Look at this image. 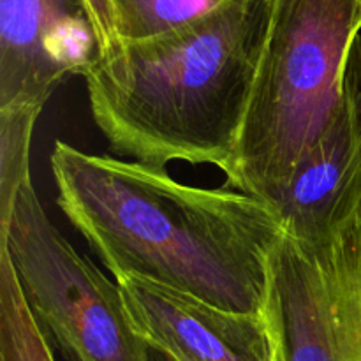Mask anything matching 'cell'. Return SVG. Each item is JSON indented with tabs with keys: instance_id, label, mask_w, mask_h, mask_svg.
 I'll return each instance as SVG.
<instances>
[{
	"instance_id": "8992f818",
	"label": "cell",
	"mask_w": 361,
	"mask_h": 361,
	"mask_svg": "<svg viewBox=\"0 0 361 361\" xmlns=\"http://www.w3.org/2000/svg\"><path fill=\"white\" fill-rule=\"evenodd\" d=\"M118 286L136 334L169 361H279L267 314L222 309L143 279Z\"/></svg>"
},
{
	"instance_id": "30bf717a",
	"label": "cell",
	"mask_w": 361,
	"mask_h": 361,
	"mask_svg": "<svg viewBox=\"0 0 361 361\" xmlns=\"http://www.w3.org/2000/svg\"><path fill=\"white\" fill-rule=\"evenodd\" d=\"M0 361H55L4 247H0Z\"/></svg>"
},
{
	"instance_id": "7a4b0ae2",
	"label": "cell",
	"mask_w": 361,
	"mask_h": 361,
	"mask_svg": "<svg viewBox=\"0 0 361 361\" xmlns=\"http://www.w3.org/2000/svg\"><path fill=\"white\" fill-rule=\"evenodd\" d=\"M274 0H231L166 34L122 41L83 73L109 150L166 169L228 173L263 55Z\"/></svg>"
},
{
	"instance_id": "7c38bea8",
	"label": "cell",
	"mask_w": 361,
	"mask_h": 361,
	"mask_svg": "<svg viewBox=\"0 0 361 361\" xmlns=\"http://www.w3.org/2000/svg\"><path fill=\"white\" fill-rule=\"evenodd\" d=\"M231 0H111L120 41H140L183 27Z\"/></svg>"
},
{
	"instance_id": "9c48e42d",
	"label": "cell",
	"mask_w": 361,
	"mask_h": 361,
	"mask_svg": "<svg viewBox=\"0 0 361 361\" xmlns=\"http://www.w3.org/2000/svg\"><path fill=\"white\" fill-rule=\"evenodd\" d=\"M353 361H361V175L330 233L312 247Z\"/></svg>"
},
{
	"instance_id": "3957f363",
	"label": "cell",
	"mask_w": 361,
	"mask_h": 361,
	"mask_svg": "<svg viewBox=\"0 0 361 361\" xmlns=\"http://www.w3.org/2000/svg\"><path fill=\"white\" fill-rule=\"evenodd\" d=\"M360 0H274L226 185L271 203L345 101Z\"/></svg>"
},
{
	"instance_id": "ba28073f",
	"label": "cell",
	"mask_w": 361,
	"mask_h": 361,
	"mask_svg": "<svg viewBox=\"0 0 361 361\" xmlns=\"http://www.w3.org/2000/svg\"><path fill=\"white\" fill-rule=\"evenodd\" d=\"M267 319L279 361H353L316 254L288 235L271 256Z\"/></svg>"
},
{
	"instance_id": "5bb4252c",
	"label": "cell",
	"mask_w": 361,
	"mask_h": 361,
	"mask_svg": "<svg viewBox=\"0 0 361 361\" xmlns=\"http://www.w3.org/2000/svg\"><path fill=\"white\" fill-rule=\"evenodd\" d=\"M345 92L361 122V32L349 51L348 66H345Z\"/></svg>"
},
{
	"instance_id": "6da1fadb",
	"label": "cell",
	"mask_w": 361,
	"mask_h": 361,
	"mask_svg": "<svg viewBox=\"0 0 361 361\" xmlns=\"http://www.w3.org/2000/svg\"><path fill=\"white\" fill-rule=\"evenodd\" d=\"M56 203L116 279H143L235 312L267 314L284 236L271 204L229 187L180 183L166 169L56 141Z\"/></svg>"
},
{
	"instance_id": "9a60e30c",
	"label": "cell",
	"mask_w": 361,
	"mask_h": 361,
	"mask_svg": "<svg viewBox=\"0 0 361 361\" xmlns=\"http://www.w3.org/2000/svg\"><path fill=\"white\" fill-rule=\"evenodd\" d=\"M152 361H169V360L164 358V356H162V355H159V353L152 351Z\"/></svg>"
},
{
	"instance_id": "277c9868",
	"label": "cell",
	"mask_w": 361,
	"mask_h": 361,
	"mask_svg": "<svg viewBox=\"0 0 361 361\" xmlns=\"http://www.w3.org/2000/svg\"><path fill=\"white\" fill-rule=\"evenodd\" d=\"M0 247L9 252L30 310L67 361H152L122 289L53 226L32 178L21 185Z\"/></svg>"
},
{
	"instance_id": "5b68a950",
	"label": "cell",
	"mask_w": 361,
	"mask_h": 361,
	"mask_svg": "<svg viewBox=\"0 0 361 361\" xmlns=\"http://www.w3.org/2000/svg\"><path fill=\"white\" fill-rule=\"evenodd\" d=\"M99 55L87 0H0V108L44 106Z\"/></svg>"
},
{
	"instance_id": "4fadbf2b",
	"label": "cell",
	"mask_w": 361,
	"mask_h": 361,
	"mask_svg": "<svg viewBox=\"0 0 361 361\" xmlns=\"http://www.w3.org/2000/svg\"><path fill=\"white\" fill-rule=\"evenodd\" d=\"M92 21H94L95 34H97L101 53L109 51L120 44V37L116 34L115 13H113L111 0H87Z\"/></svg>"
},
{
	"instance_id": "8fae6325",
	"label": "cell",
	"mask_w": 361,
	"mask_h": 361,
	"mask_svg": "<svg viewBox=\"0 0 361 361\" xmlns=\"http://www.w3.org/2000/svg\"><path fill=\"white\" fill-rule=\"evenodd\" d=\"M44 106L11 104L0 108V229L13 215L21 185L30 180V145Z\"/></svg>"
},
{
	"instance_id": "2e32d148",
	"label": "cell",
	"mask_w": 361,
	"mask_h": 361,
	"mask_svg": "<svg viewBox=\"0 0 361 361\" xmlns=\"http://www.w3.org/2000/svg\"><path fill=\"white\" fill-rule=\"evenodd\" d=\"M360 2H361V0H360Z\"/></svg>"
},
{
	"instance_id": "52a82bcc",
	"label": "cell",
	"mask_w": 361,
	"mask_h": 361,
	"mask_svg": "<svg viewBox=\"0 0 361 361\" xmlns=\"http://www.w3.org/2000/svg\"><path fill=\"white\" fill-rule=\"evenodd\" d=\"M361 175V122L345 101L328 129L300 159L289 182L271 200L284 235L312 249L330 233Z\"/></svg>"
}]
</instances>
